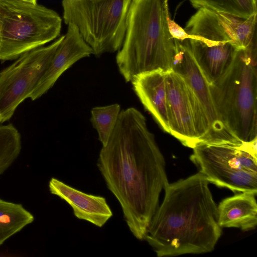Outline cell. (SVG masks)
Masks as SVG:
<instances>
[{"mask_svg":"<svg viewBox=\"0 0 257 257\" xmlns=\"http://www.w3.org/2000/svg\"><path fill=\"white\" fill-rule=\"evenodd\" d=\"M256 143L228 131L211 134L192 148L190 159L209 183L234 192H257Z\"/></svg>","mask_w":257,"mask_h":257,"instance_id":"5","label":"cell"},{"mask_svg":"<svg viewBox=\"0 0 257 257\" xmlns=\"http://www.w3.org/2000/svg\"><path fill=\"white\" fill-rule=\"evenodd\" d=\"M176 41L177 50L172 69L183 77L195 95L208 121L209 134L229 131L219 118L210 84L193 56L188 39Z\"/></svg>","mask_w":257,"mask_h":257,"instance_id":"11","label":"cell"},{"mask_svg":"<svg viewBox=\"0 0 257 257\" xmlns=\"http://www.w3.org/2000/svg\"><path fill=\"white\" fill-rule=\"evenodd\" d=\"M64 35L21 55L0 72V123L9 120L50 65Z\"/></svg>","mask_w":257,"mask_h":257,"instance_id":"8","label":"cell"},{"mask_svg":"<svg viewBox=\"0 0 257 257\" xmlns=\"http://www.w3.org/2000/svg\"><path fill=\"white\" fill-rule=\"evenodd\" d=\"M49 187L51 193L68 203L79 219L101 227L112 216L105 198L102 196L86 194L54 178L50 180Z\"/></svg>","mask_w":257,"mask_h":257,"instance_id":"14","label":"cell"},{"mask_svg":"<svg viewBox=\"0 0 257 257\" xmlns=\"http://www.w3.org/2000/svg\"><path fill=\"white\" fill-rule=\"evenodd\" d=\"M257 14L244 18L207 9H199L184 29L192 37L230 42L238 50L244 49L256 39Z\"/></svg>","mask_w":257,"mask_h":257,"instance_id":"10","label":"cell"},{"mask_svg":"<svg viewBox=\"0 0 257 257\" xmlns=\"http://www.w3.org/2000/svg\"><path fill=\"white\" fill-rule=\"evenodd\" d=\"M34 220L21 204L0 199V245Z\"/></svg>","mask_w":257,"mask_h":257,"instance_id":"17","label":"cell"},{"mask_svg":"<svg viewBox=\"0 0 257 257\" xmlns=\"http://www.w3.org/2000/svg\"><path fill=\"white\" fill-rule=\"evenodd\" d=\"M167 72L158 69L142 73L135 76L131 82L144 107L161 128L170 134L166 86Z\"/></svg>","mask_w":257,"mask_h":257,"instance_id":"13","label":"cell"},{"mask_svg":"<svg viewBox=\"0 0 257 257\" xmlns=\"http://www.w3.org/2000/svg\"><path fill=\"white\" fill-rule=\"evenodd\" d=\"M256 193L239 192L222 200L217 206L219 226L238 228L243 231L253 229L257 225Z\"/></svg>","mask_w":257,"mask_h":257,"instance_id":"16","label":"cell"},{"mask_svg":"<svg viewBox=\"0 0 257 257\" xmlns=\"http://www.w3.org/2000/svg\"><path fill=\"white\" fill-rule=\"evenodd\" d=\"M22 148L21 136L12 123L0 125V175L16 160Z\"/></svg>","mask_w":257,"mask_h":257,"instance_id":"19","label":"cell"},{"mask_svg":"<svg viewBox=\"0 0 257 257\" xmlns=\"http://www.w3.org/2000/svg\"><path fill=\"white\" fill-rule=\"evenodd\" d=\"M168 1L133 2L124 41L116 56L119 71L126 82L142 73L172 70L177 46L169 29Z\"/></svg>","mask_w":257,"mask_h":257,"instance_id":"3","label":"cell"},{"mask_svg":"<svg viewBox=\"0 0 257 257\" xmlns=\"http://www.w3.org/2000/svg\"><path fill=\"white\" fill-rule=\"evenodd\" d=\"M168 26L170 34L174 39L182 41L191 38V36L186 33L184 29L172 20L170 17L168 19Z\"/></svg>","mask_w":257,"mask_h":257,"instance_id":"21","label":"cell"},{"mask_svg":"<svg viewBox=\"0 0 257 257\" xmlns=\"http://www.w3.org/2000/svg\"><path fill=\"white\" fill-rule=\"evenodd\" d=\"M196 9H207L248 18L257 14V0H189Z\"/></svg>","mask_w":257,"mask_h":257,"instance_id":"18","label":"cell"},{"mask_svg":"<svg viewBox=\"0 0 257 257\" xmlns=\"http://www.w3.org/2000/svg\"><path fill=\"white\" fill-rule=\"evenodd\" d=\"M120 110V106L118 104L95 107L91 109L90 121L97 132L102 147L107 144L113 132Z\"/></svg>","mask_w":257,"mask_h":257,"instance_id":"20","label":"cell"},{"mask_svg":"<svg viewBox=\"0 0 257 257\" xmlns=\"http://www.w3.org/2000/svg\"><path fill=\"white\" fill-rule=\"evenodd\" d=\"M134 0H62L63 20L73 24L93 54L118 51L121 47Z\"/></svg>","mask_w":257,"mask_h":257,"instance_id":"7","label":"cell"},{"mask_svg":"<svg viewBox=\"0 0 257 257\" xmlns=\"http://www.w3.org/2000/svg\"><path fill=\"white\" fill-rule=\"evenodd\" d=\"M62 19L54 11L22 0H0V60L23 54L57 38Z\"/></svg>","mask_w":257,"mask_h":257,"instance_id":"6","label":"cell"},{"mask_svg":"<svg viewBox=\"0 0 257 257\" xmlns=\"http://www.w3.org/2000/svg\"><path fill=\"white\" fill-rule=\"evenodd\" d=\"M97 166L130 231L138 239H145L161 192L169 182L164 156L145 116L137 108L120 112L100 151Z\"/></svg>","mask_w":257,"mask_h":257,"instance_id":"1","label":"cell"},{"mask_svg":"<svg viewBox=\"0 0 257 257\" xmlns=\"http://www.w3.org/2000/svg\"><path fill=\"white\" fill-rule=\"evenodd\" d=\"M22 1H25L31 2V3H34V4L37 3V0H22Z\"/></svg>","mask_w":257,"mask_h":257,"instance_id":"22","label":"cell"},{"mask_svg":"<svg viewBox=\"0 0 257 257\" xmlns=\"http://www.w3.org/2000/svg\"><path fill=\"white\" fill-rule=\"evenodd\" d=\"M188 40L193 56L210 85L227 71L239 50L230 42L205 44L196 39Z\"/></svg>","mask_w":257,"mask_h":257,"instance_id":"15","label":"cell"},{"mask_svg":"<svg viewBox=\"0 0 257 257\" xmlns=\"http://www.w3.org/2000/svg\"><path fill=\"white\" fill-rule=\"evenodd\" d=\"M93 54L77 27L68 25L67 31L48 68L29 96L35 100L53 87L60 76L80 59Z\"/></svg>","mask_w":257,"mask_h":257,"instance_id":"12","label":"cell"},{"mask_svg":"<svg viewBox=\"0 0 257 257\" xmlns=\"http://www.w3.org/2000/svg\"><path fill=\"white\" fill-rule=\"evenodd\" d=\"M166 86L170 134L192 149L210 134L208 121L191 88L172 69L167 72Z\"/></svg>","mask_w":257,"mask_h":257,"instance_id":"9","label":"cell"},{"mask_svg":"<svg viewBox=\"0 0 257 257\" xmlns=\"http://www.w3.org/2000/svg\"><path fill=\"white\" fill-rule=\"evenodd\" d=\"M200 172L172 183L149 223L145 239L159 257L212 251L222 233L217 206Z\"/></svg>","mask_w":257,"mask_h":257,"instance_id":"2","label":"cell"},{"mask_svg":"<svg viewBox=\"0 0 257 257\" xmlns=\"http://www.w3.org/2000/svg\"><path fill=\"white\" fill-rule=\"evenodd\" d=\"M256 39L238 50L227 71L210 85L219 118L235 137L257 138Z\"/></svg>","mask_w":257,"mask_h":257,"instance_id":"4","label":"cell"}]
</instances>
